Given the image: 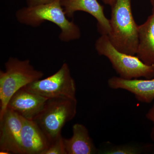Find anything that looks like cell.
<instances>
[{
  "mask_svg": "<svg viewBox=\"0 0 154 154\" xmlns=\"http://www.w3.org/2000/svg\"><path fill=\"white\" fill-rule=\"evenodd\" d=\"M5 72L0 71V117L17 91L44 75L42 72L34 69L29 60H21L10 57L5 63Z\"/></svg>",
  "mask_w": 154,
  "mask_h": 154,
  "instance_id": "cell-3",
  "label": "cell"
},
{
  "mask_svg": "<svg viewBox=\"0 0 154 154\" xmlns=\"http://www.w3.org/2000/svg\"><path fill=\"white\" fill-rule=\"evenodd\" d=\"M49 145L48 138L36 122L24 118L20 137L22 154H43Z\"/></svg>",
  "mask_w": 154,
  "mask_h": 154,
  "instance_id": "cell-10",
  "label": "cell"
},
{
  "mask_svg": "<svg viewBox=\"0 0 154 154\" xmlns=\"http://www.w3.org/2000/svg\"><path fill=\"white\" fill-rule=\"evenodd\" d=\"M152 6V14H154V0H150Z\"/></svg>",
  "mask_w": 154,
  "mask_h": 154,
  "instance_id": "cell-19",
  "label": "cell"
},
{
  "mask_svg": "<svg viewBox=\"0 0 154 154\" xmlns=\"http://www.w3.org/2000/svg\"><path fill=\"white\" fill-rule=\"evenodd\" d=\"M77 107L76 99L51 98L33 120L44 133L50 144L61 134L65 125L74 118Z\"/></svg>",
  "mask_w": 154,
  "mask_h": 154,
  "instance_id": "cell-5",
  "label": "cell"
},
{
  "mask_svg": "<svg viewBox=\"0 0 154 154\" xmlns=\"http://www.w3.org/2000/svg\"><path fill=\"white\" fill-rule=\"evenodd\" d=\"M73 134L69 139L63 138L66 154H94L98 152L87 128L79 123L73 125Z\"/></svg>",
  "mask_w": 154,
  "mask_h": 154,
  "instance_id": "cell-13",
  "label": "cell"
},
{
  "mask_svg": "<svg viewBox=\"0 0 154 154\" xmlns=\"http://www.w3.org/2000/svg\"><path fill=\"white\" fill-rule=\"evenodd\" d=\"M48 99L22 88L11 97L7 109L25 119L33 120L43 109Z\"/></svg>",
  "mask_w": 154,
  "mask_h": 154,
  "instance_id": "cell-8",
  "label": "cell"
},
{
  "mask_svg": "<svg viewBox=\"0 0 154 154\" xmlns=\"http://www.w3.org/2000/svg\"><path fill=\"white\" fill-rule=\"evenodd\" d=\"M111 8L110 31L107 35L110 42L119 51L135 55L138 25L133 16L131 0H116Z\"/></svg>",
  "mask_w": 154,
  "mask_h": 154,
  "instance_id": "cell-2",
  "label": "cell"
},
{
  "mask_svg": "<svg viewBox=\"0 0 154 154\" xmlns=\"http://www.w3.org/2000/svg\"><path fill=\"white\" fill-rule=\"evenodd\" d=\"M24 118L7 109L0 117V153L22 154L20 137Z\"/></svg>",
  "mask_w": 154,
  "mask_h": 154,
  "instance_id": "cell-7",
  "label": "cell"
},
{
  "mask_svg": "<svg viewBox=\"0 0 154 154\" xmlns=\"http://www.w3.org/2000/svg\"><path fill=\"white\" fill-rule=\"evenodd\" d=\"M56 0H26L27 5L29 7H33L48 4L54 2Z\"/></svg>",
  "mask_w": 154,
  "mask_h": 154,
  "instance_id": "cell-17",
  "label": "cell"
},
{
  "mask_svg": "<svg viewBox=\"0 0 154 154\" xmlns=\"http://www.w3.org/2000/svg\"><path fill=\"white\" fill-rule=\"evenodd\" d=\"M146 118L152 123V127L150 133L151 139L154 142V100L153 104L146 114Z\"/></svg>",
  "mask_w": 154,
  "mask_h": 154,
  "instance_id": "cell-16",
  "label": "cell"
},
{
  "mask_svg": "<svg viewBox=\"0 0 154 154\" xmlns=\"http://www.w3.org/2000/svg\"><path fill=\"white\" fill-rule=\"evenodd\" d=\"M140 148L130 145L113 146L105 150L102 153L107 154H140Z\"/></svg>",
  "mask_w": 154,
  "mask_h": 154,
  "instance_id": "cell-14",
  "label": "cell"
},
{
  "mask_svg": "<svg viewBox=\"0 0 154 154\" xmlns=\"http://www.w3.org/2000/svg\"><path fill=\"white\" fill-rule=\"evenodd\" d=\"M16 16L20 23L33 27H38L45 21L54 23L60 29V39L64 42L79 39L81 37L79 28L68 19L60 0L22 8L17 11Z\"/></svg>",
  "mask_w": 154,
  "mask_h": 154,
  "instance_id": "cell-1",
  "label": "cell"
},
{
  "mask_svg": "<svg viewBox=\"0 0 154 154\" xmlns=\"http://www.w3.org/2000/svg\"><path fill=\"white\" fill-rule=\"evenodd\" d=\"M138 45L136 55L144 63L154 64V14L138 27Z\"/></svg>",
  "mask_w": 154,
  "mask_h": 154,
  "instance_id": "cell-12",
  "label": "cell"
},
{
  "mask_svg": "<svg viewBox=\"0 0 154 154\" xmlns=\"http://www.w3.org/2000/svg\"><path fill=\"white\" fill-rule=\"evenodd\" d=\"M60 3L68 18H73L77 11L86 12L97 20V29L101 35L110 33V19L105 17L104 7L97 0H60Z\"/></svg>",
  "mask_w": 154,
  "mask_h": 154,
  "instance_id": "cell-9",
  "label": "cell"
},
{
  "mask_svg": "<svg viewBox=\"0 0 154 154\" xmlns=\"http://www.w3.org/2000/svg\"><path fill=\"white\" fill-rule=\"evenodd\" d=\"M102 1L105 5H108L111 7L114 5L116 0H102Z\"/></svg>",
  "mask_w": 154,
  "mask_h": 154,
  "instance_id": "cell-18",
  "label": "cell"
},
{
  "mask_svg": "<svg viewBox=\"0 0 154 154\" xmlns=\"http://www.w3.org/2000/svg\"><path fill=\"white\" fill-rule=\"evenodd\" d=\"M23 88L48 99L59 97L76 99L75 82L66 63H64L53 75L37 80Z\"/></svg>",
  "mask_w": 154,
  "mask_h": 154,
  "instance_id": "cell-6",
  "label": "cell"
},
{
  "mask_svg": "<svg viewBox=\"0 0 154 154\" xmlns=\"http://www.w3.org/2000/svg\"><path fill=\"white\" fill-rule=\"evenodd\" d=\"M107 84L111 89H122L130 92L139 102L150 103L154 100V78L125 79L113 76L108 80Z\"/></svg>",
  "mask_w": 154,
  "mask_h": 154,
  "instance_id": "cell-11",
  "label": "cell"
},
{
  "mask_svg": "<svg viewBox=\"0 0 154 154\" xmlns=\"http://www.w3.org/2000/svg\"><path fill=\"white\" fill-rule=\"evenodd\" d=\"M61 134L50 144L48 148L43 154H66Z\"/></svg>",
  "mask_w": 154,
  "mask_h": 154,
  "instance_id": "cell-15",
  "label": "cell"
},
{
  "mask_svg": "<svg viewBox=\"0 0 154 154\" xmlns=\"http://www.w3.org/2000/svg\"><path fill=\"white\" fill-rule=\"evenodd\" d=\"M95 47L99 55L105 56L109 60L119 77L122 79L154 78V64H146L137 56L119 51L113 46L107 35H101L96 40Z\"/></svg>",
  "mask_w": 154,
  "mask_h": 154,
  "instance_id": "cell-4",
  "label": "cell"
}]
</instances>
